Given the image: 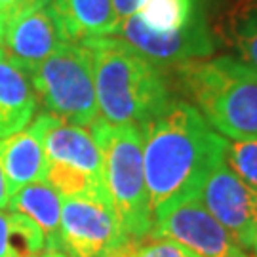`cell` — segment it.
I'll list each match as a JSON object with an SVG mask.
<instances>
[{
  "label": "cell",
  "instance_id": "obj_3",
  "mask_svg": "<svg viewBox=\"0 0 257 257\" xmlns=\"http://www.w3.org/2000/svg\"><path fill=\"white\" fill-rule=\"evenodd\" d=\"M183 92L206 122L229 139L257 138V71L234 55L177 65Z\"/></svg>",
  "mask_w": 257,
  "mask_h": 257
},
{
  "label": "cell",
  "instance_id": "obj_14",
  "mask_svg": "<svg viewBox=\"0 0 257 257\" xmlns=\"http://www.w3.org/2000/svg\"><path fill=\"white\" fill-rule=\"evenodd\" d=\"M37 105L38 99L31 78L0 57V139L29 126L37 112Z\"/></svg>",
  "mask_w": 257,
  "mask_h": 257
},
{
  "label": "cell",
  "instance_id": "obj_23",
  "mask_svg": "<svg viewBox=\"0 0 257 257\" xmlns=\"http://www.w3.org/2000/svg\"><path fill=\"white\" fill-rule=\"evenodd\" d=\"M10 202V193H8V185H6V177H4V170L0 164V210L8 208Z\"/></svg>",
  "mask_w": 257,
  "mask_h": 257
},
{
  "label": "cell",
  "instance_id": "obj_11",
  "mask_svg": "<svg viewBox=\"0 0 257 257\" xmlns=\"http://www.w3.org/2000/svg\"><path fill=\"white\" fill-rule=\"evenodd\" d=\"M42 139L48 162H63L82 174L105 183L103 158L93 136L88 130L65 124L48 112H40L31 124Z\"/></svg>",
  "mask_w": 257,
  "mask_h": 257
},
{
  "label": "cell",
  "instance_id": "obj_15",
  "mask_svg": "<svg viewBox=\"0 0 257 257\" xmlns=\"http://www.w3.org/2000/svg\"><path fill=\"white\" fill-rule=\"evenodd\" d=\"M10 210L27 215L37 223L46 238V251H61L59 227H61V206L63 198L55 193L46 181L25 185L10 196Z\"/></svg>",
  "mask_w": 257,
  "mask_h": 257
},
{
  "label": "cell",
  "instance_id": "obj_4",
  "mask_svg": "<svg viewBox=\"0 0 257 257\" xmlns=\"http://www.w3.org/2000/svg\"><path fill=\"white\" fill-rule=\"evenodd\" d=\"M103 158V177L120 232L141 240L155 227L143 168V136L136 126H114L103 118L92 124Z\"/></svg>",
  "mask_w": 257,
  "mask_h": 257
},
{
  "label": "cell",
  "instance_id": "obj_10",
  "mask_svg": "<svg viewBox=\"0 0 257 257\" xmlns=\"http://www.w3.org/2000/svg\"><path fill=\"white\" fill-rule=\"evenodd\" d=\"M67 38L50 2L0 31V55L29 76Z\"/></svg>",
  "mask_w": 257,
  "mask_h": 257
},
{
  "label": "cell",
  "instance_id": "obj_26",
  "mask_svg": "<svg viewBox=\"0 0 257 257\" xmlns=\"http://www.w3.org/2000/svg\"><path fill=\"white\" fill-rule=\"evenodd\" d=\"M0 57H2V55H0Z\"/></svg>",
  "mask_w": 257,
  "mask_h": 257
},
{
  "label": "cell",
  "instance_id": "obj_22",
  "mask_svg": "<svg viewBox=\"0 0 257 257\" xmlns=\"http://www.w3.org/2000/svg\"><path fill=\"white\" fill-rule=\"evenodd\" d=\"M143 4V0H112V6H114V12H116V18L122 21V19L134 16L139 10V6Z\"/></svg>",
  "mask_w": 257,
  "mask_h": 257
},
{
  "label": "cell",
  "instance_id": "obj_5",
  "mask_svg": "<svg viewBox=\"0 0 257 257\" xmlns=\"http://www.w3.org/2000/svg\"><path fill=\"white\" fill-rule=\"evenodd\" d=\"M29 76L48 114L80 128L97 120L92 59L82 42H63Z\"/></svg>",
  "mask_w": 257,
  "mask_h": 257
},
{
  "label": "cell",
  "instance_id": "obj_6",
  "mask_svg": "<svg viewBox=\"0 0 257 257\" xmlns=\"http://www.w3.org/2000/svg\"><path fill=\"white\" fill-rule=\"evenodd\" d=\"M114 35L158 67H164V65L177 67L193 59H204V57H210L217 48L215 35L211 33L202 10L191 19L189 25L177 31H168V33L151 31L134 14L120 21Z\"/></svg>",
  "mask_w": 257,
  "mask_h": 257
},
{
  "label": "cell",
  "instance_id": "obj_25",
  "mask_svg": "<svg viewBox=\"0 0 257 257\" xmlns=\"http://www.w3.org/2000/svg\"><path fill=\"white\" fill-rule=\"evenodd\" d=\"M251 249L255 251V255H257V236H255V242H253V248H251Z\"/></svg>",
  "mask_w": 257,
  "mask_h": 257
},
{
  "label": "cell",
  "instance_id": "obj_19",
  "mask_svg": "<svg viewBox=\"0 0 257 257\" xmlns=\"http://www.w3.org/2000/svg\"><path fill=\"white\" fill-rule=\"evenodd\" d=\"M101 257H198V255L172 238H160V236L149 234L145 238L136 240L122 234Z\"/></svg>",
  "mask_w": 257,
  "mask_h": 257
},
{
  "label": "cell",
  "instance_id": "obj_16",
  "mask_svg": "<svg viewBox=\"0 0 257 257\" xmlns=\"http://www.w3.org/2000/svg\"><path fill=\"white\" fill-rule=\"evenodd\" d=\"M221 35L240 61L257 71V0H232L221 19Z\"/></svg>",
  "mask_w": 257,
  "mask_h": 257
},
{
  "label": "cell",
  "instance_id": "obj_8",
  "mask_svg": "<svg viewBox=\"0 0 257 257\" xmlns=\"http://www.w3.org/2000/svg\"><path fill=\"white\" fill-rule=\"evenodd\" d=\"M198 200L219 221L240 248H253L257 236V191L225 164L206 177Z\"/></svg>",
  "mask_w": 257,
  "mask_h": 257
},
{
  "label": "cell",
  "instance_id": "obj_24",
  "mask_svg": "<svg viewBox=\"0 0 257 257\" xmlns=\"http://www.w3.org/2000/svg\"><path fill=\"white\" fill-rule=\"evenodd\" d=\"M37 257H69V255L63 253V251H46V253H40Z\"/></svg>",
  "mask_w": 257,
  "mask_h": 257
},
{
  "label": "cell",
  "instance_id": "obj_12",
  "mask_svg": "<svg viewBox=\"0 0 257 257\" xmlns=\"http://www.w3.org/2000/svg\"><path fill=\"white\" fill-rule=\"evenodd\" d=\"M0 164L10 196L25 185L46 181L48 160L37 130L29 126V130L0 139Z\"/></svg>",
  "mask_w": 257,
  "mask_h": 257
},
{
  "label": "cell",
  "instance_id": "obj_21",
  "mask_svg": "<svg viewBox=\"0 0 257 257\" xmlns=\"http://www.w3.org/2000/svg\"><path fill=\"white\" fill-rule=\"evenodd\" d=\"M52 0H0V31L10 23L48 6Z\"/></svg>",
  "mask_w": 257,
  "mask_h": 257
},
{
  "label": "cell",
  "instance_id": "obj_2",
  "mask_svg": "<svg viewBox=\"0 0 257 257\" xmlns=\"http://www.w3.org/2000/svg\"><path fill=\"white\" fill-rule=\"evenodd\" d=\"M82 44L90 52L97 109L105 122L141 130L172 101L162 69L124 40L95 37Z\"/></svg>",
  "mask_w": 257,
  "mask_h": 257
},
{
  "label": "cell",
  "instance_id": "obj_13",
  "mask_svg": "<svg viewBox=\"0 0 257 257\" xmlns=\"http://www.w3.org/2000/svg\"><path fill=\"white\" fill-rule=\"evenodd\" d=\"M52 6L69 42L110 37L118 29L112 0H54Z\"/></svg>",
  "mask_w": 257,
  "mask_h": 257
},
{
  "label": "cell",
  "instance_id": "obj_20",
  "mask_svg": "<svg viewBox=\"0 0 257 257\" xmlns=\"http://www.w3.org/2000/svg\"><path fill=\"white\" fill-rule=\"evenodd\" d=\"M225 164L257 191V138L227 141Z\"/></svg>",
  "mask_w": 257,
  "mask_h": 257
},
{
  "label": "cell",
  "instance_id": "obj_1",
  "mask_svg": "<svg viewBox=\"0 0 257 257\" xmlns=\"http://www.w3.org/2000/svg\"><path fill=\"white\" fill-rule=\"evenodd\" d=\"M143 168L153 215L198 198L206 177L225 160L227 139L210 128L196 107L172 99L141 128Z\"/></svg>",
  "mask_w": 257,
  "mask_h": 257
},
{
  "label": "cell",
  "instance_id": "obj_17",
  "mask_svg": "<svg viewBox=\"0 0 257 257\" xmlns=\"http://www.w3.org/2000/svg\"><path fill=\"white\" fill-rule=\"evenodd\" d=\"M44 251L46 238L35 221L0 210V257H37Z\"/></svg>",
  "mask_w": 257,
  "mask_h": 257
},
{
  "label": "cell",
  "instance_id": "obj_7",
  "mask_svg": "<svg viewBox=\"0 0 257 257\" xmlns=\"http://www.w3.org/2000/svg\"><path fill=\"white\" fill-rule=\"evenodd\" d=\"M151 234L175 240L198 257H248L198 198L177 202L156 213Z\"/></svg>",
  "mask_w": 257,
  "mask_h": 257
},
{
  "label": "cell",
  "instance_id": "obj_18",
  "mask_svg": "<svg viewBox=\"0 0 257 257\" xmlns=\"http://www.w3.org/2000/svg\"><path fill=\"white\" fill-rule=\"evenodd\" d=\"M198 12L200 6L196 0H143L136 16L151 31L168 33L189 25Z\"/></svg>",
  "mask_w": 257,
  "mask_h": 257
},
{
  "label": "cell",
  "instance_id": "obj_9",
  "mask_svg": "<svg viewBox=\"0 0 257 257\" xmlns=\"http://www.w3.org/2000/svg\"><path fill=\"white\" fill-rule=\"evenodd\" d=\"M122 236L109 204L69 196L61 206L59 242L69 257H101Z\"/></svg>",
  "mask_w": 257,
  "mask_h": 257
}]
</instances>
